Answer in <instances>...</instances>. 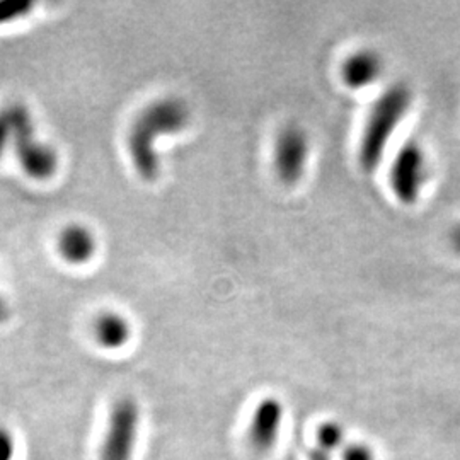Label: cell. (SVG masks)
<instances>
[{"instance_id": "obj_10", "label": "cell", "mask_w": 460, "mask_h": 460, "mask_svg": "<svg viewBox=\"0 0 460 460\" xmlns=\"http://www.w3.org/2000/svg\"><path fill=\"white\" fill-rule=\"evenodd\" d=\"M380 74V60L372 51H358L351 55L343 66V79L349 87L362 89L377 79Z\"/></svg>"}, {"instance_id": "obj_6", "label": "cell", "mask_w": 460, "mask_h": 460, "mask_svg": "<svg viewBox=\"0 0 460 460\" xmlns=\"http://www.w3.org/2000/svg\"><path fill=\"white\" fill-rule=\"evenodd\" d=\"M14 152L22 172L34 181H49L58 171V154L57 150L40 142L36 133L21 135L14 142Z\"/></svg>"}, {"instance_id": "obj_7", "label": "cell", "mask_w": 460, "mask_h": 460, "mask_svg": "<svg viewBox=\"0 0 460 460\" xmlns=\"http://www.w3.org/2000/svg\"><path fill=\"white\" fill-rule=\"evenodd\" d=\"M283 408L277 399L266 397L252 412L247 428V440L258 452L270 450L279 440Z\"/></svg>"}, {"instance_id": "obj_9", "label": "cell", "mask_w": 460, "mask_h": 460, "mask_svg": "<svg viewBox=\"0 0 460 460\" xmlns=\"http://www.w3.org/2000/svg\"><path fill=\"white\" fill-rule=\"evenodd\" d=\"M93 338L96 345L106 351H116L128 345L132 338V326L121 314L101 313L93 321Z\"/></svg>"}, {"instance_id": "obj_13", "label": "cell", "mask_w": 460, "mask_h": 460, "mask_svg": "<svg viewBox=\"0 0 460 460\" xmlns=\"http://www.w3.org/2000/svg\"><path fill=\"white\" fill-rule=\"evenodd\" d=\"M16 440L7 428L0 427V460H14Z\"/></svg>"}, {"instance_id": "obj_1", "label": "cell", "mask_w": 460, "mask_h": 460, "mask_svg": "<svg viewBox=\"0 0 460 460\" xmlns=\"http://www.w3.org/2000/svg\"><path fill=\"white\" fill-rule=\"evenodd\" d=\"M190 119L191 113L188 104L174 96L152 101L135 118L128 133V148L133 167L144 181L154 182L159 178L161 163L155 150L159 137L186 130Z\"/></svg>"}, {"instance_id": "obj_4", "label": "cell", "mask_w": 460, "mask_h": 460, "mask_svg": "<svg viewBox=\"0 0 460 460\" xmlns=\"http://www.w3.org/2000/svg\"><path fill=\"white\" fill-rule=\"evenodd\" d=\"M427 178V159L418 144L410 142L401 148L395 155L394 164L391 167V184L394 195L404 205L414 203Z\"/></svg>"}, {"instance_id": "obj_11", "label": "cell", "mask_w": 460, "mask_h": 460, "mask_svg": "<svg viewBox=\"0 0 460 460\" xmlns=\"http://www.w3.org/2000/svg\"><path fill=\"white\" fill-rule=\"evenodd\" d=\"M14 113H13V104H5L0 108V157L5 154L9 146L14 144Z\"/></svg>"}, {"instance_id": "obj_2", "label": "cell", "mask_w": 460, "mask_h": 460, "mask_svg": "<svg viewBox=\"0 0 460 460\" xmlns=\"http://www.w3.org/2000/svg\"><path fill=\"white\" fill-rule=\"evenodd\" d=\"M410 104L411 94L404 85L391 87L374 104L360 142V164L365 171H374L377 167L397 125L408 113Z\"/></svg>"}, {"instance_id": "obj_8", "label": "cell", "mask_w": 460, "mask_h": 460, "mask_svg": "<svg viewBox=\"0 0 460 460\" xmlns=\"http://www.w3.org/2000/svg\"><path fill=\"white\" fill-rule=\"evenodd\" d=\"M57 249L66 263L81 266L94 258L98 241L89 227L83 224H68L58 234Z\"/></svg>"}, {"instance_id": "obj_3", "label": "cell", "mask_w": 460, "mask_h": 460, "mask_svg": "<svg viewBox=\"0 0 460 460\" xmlns=\"http://www.w3.org/2000/svg\"><path fill=\"white\" fill-rule=\"evenodd\" d=\"M140 433V408L133 397H119L111 404L98 460H133Z\"/></svg>"}, {"instance_id": "obj_18", "label": "cell", "mask_w": 460, "mask_h": 460, "mask_svg": "<svg viewBox=\"0 0 460 460\" xmlns=\"http://www.w3.org/2000/svg\"><path fill=\"white\" fill-rule=\"evenodd\" d=\"M313 460H329L328 450H324V448L314 450Z\"/></svg>"}, {"instance_id": "obj_17", "label": "cell", "mask_w": 460, "mask_h": 460, "mask_svg": "<svg viewBox=\"0 0 460 460\" xmlns=\"http://www.w3.org/2000/svg\"><path fill=\"white\" fill-rule=\"evenodd\" d=\"M452 244L460 252V224L456 227V230L452 232Z\"/></svg>"}, {"instance_id": "obj_15", "label": "cell", "mask_w": 460, "mask_h": 460, "mask_svg": "<svg viewBox=\"0 0 460 460\" xmlns=\"http://www.w3.org/2000/svg\"><path fill=\"white\" fill-rule=\"evenodd\" d=\"M343 460H374V452L363 445H349L343 454Z\"/></svg>"}, {"instance_id": "obj_14", "label": "cell", "mask_w": 460, "mask_h": 460, "mask_svg": "<svg viewBox=\"0 0 460 460\" xmlns=\"http://www.w3.org/2000/svg\"><path fill=\"white\" fill-rule=\"evenodd\" d=\"M319 438H321V444L324 447V450H331L340 444L341 429L336 425H324L319 431Z\"/></svg>"}, {"instance_id": "obj_16", "label": "cell", "mask_w": 460, "mask_h": 460, "mask_svg": "<svg viewBox=\"0 0 460 460\" xmlns=\"http://www.w3.org/2000/svg\"><path fill=\"white\" fill-rule=\"evenodd\" d=\"M7 317H9V309H7L5 302H4V298L0 296V323L7 321Z\"/></svg>"}, {"instance_id": "obj_5", "label": "cell", "mask_w": 460, "mask_h": 460, "mask_svg": "<svg viewBox=\"0 0 460 460\" xmlns=\"http://www.w3.org/2000/svg\"><path fill=\"white\" fill-rule=\"evenodd\" d=\"M309 159V142L305 133L296 127H287L279 133L273 152V164L279 181L296 184L304 176Z\"/></svg>"}, {"instance_id": "obj_12", "label": "cell", "mask_w": 460, "mask_h": 460, "mask_svg": "<svg viewBox=\"0 0 460 460\" xmlns=\"http://www.w3.org/2000/svg\"><path fill=\"white\" fill-rule=\"evenodd\" d=\"M33 7L34 2L30 0H0V24L26 16Z\"/></svg>"}]
</instances>
